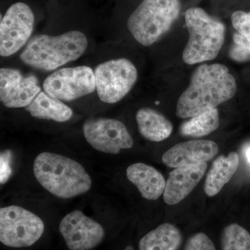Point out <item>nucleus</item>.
<instances>
[{
	"label": "nucleus",
	"mask_w": 250,
	"mask_h": 250,
	"mask_svg": "<svg viewBox=\"0 0 250 250\" xmlns=\"http://www.w3.org/2000/svg\"><path fill=\"white\" fill-rule=\"evenodd\" d=\"M182 243V235L177 227L164 223L149 231L139 242L140 250H177Z\"/></svg>",
	"instance_id": "19"
},
{
	"label": "nucleus",
	"mask_w": 250,
	"mask_h": 250,
	"mask_svg": "<svg viewBox=\"0 0 250 250\" xmlns=\"http://www.w3.org/2000/svg\"><path fill=\"white\" fill-rule=\"evenodd\" d=\"M10 158L11 154L9 151L1 152V183H4L9 179L10 174L11 173L10 167Z\"/></svg>",
	"instance_id": "25"
},
{
	"label": "nucleus",
	"mask_w": 250,
	"mask_h": 250,
	"mask_svg": "<svg viewBox=\"0 0 250 250\" xmlns=\"http://www.w3.org/2000/svg\"><path fill=\"white\" fill-rule=\"evenodd\" d=\"M41 92L34 75L24 76L17 69L0 70V100L8 108L27 107Z\"/></svg>",
	"instance_id": "12"
},
{
	"label": "nucleus",
	"mask_w": 250,
	"mask_h": 250,
	"mask_svg": "<svg viewBox=\"0 0 250 250\" xmlns=\"http://www.w3.org/2000/svg\"><path fill=\"white\" fill-rule=\"evenodd\" d=\"M136 123L139 132L145 139L161 142L172 134V123L164 115L151 108H141L136 113Z\"/></svg>",
	"instance_id": "17"
},
{
	"label": "nucleus",
	"mask_w": 250,
	"mask_h": 250,
	"mask_svg": "<svg viewBox=\"0 0 250 250\" xmlns=\"http://www.w3.org/2000/svg\"><path fill=\"white\" fill-rule=\"evenodd\" d=\"M223 250H250V233L236 223L223 229L221 236Z\"/></svg>",
	"instance_id": "21"
},
{
	"label": "nucleus",
	"mask_w": 250,
	"mask_h": 250,
	"mask_svg": "<svg viewBox=\"0 0 250 250\" xmlns=\"http://www.w3.org/2000/svg\"><path fill=\"white\" fill-rule=\"evenodd\" d=\"M207 169V162H204L172 170L166 182L164 202L167 205H174L184 200L200 183Z\"/></svg>",
	"instance_id": "14"
},
{
	"label": "nucleus",
	"mask_w": 250,
	"mask_h": 250,
	"mask_svg": "<svg viewBox=\"0 0 250 250\" xmlns=\"http://www.w3.org/2000/svg\"><path fill=\"white\" fill-rule=\"evenodd\" d=\"M184 250H216L214 243L205 233L192 235L186 245Z\"/></svg>",
	"instance_id": "24"
},
{
	"label": "nucleus",
	"mask_w": 250,
	"mask_h": 250,
	"mask_svg": "<svg viewBox=\"0 0 250 250\" xmlns=\"http://www.w3.org/2000/svg\"><path fill=\"white\" fill-rule=\"evenodd\" d=\"M45 225L38 215L18 206L0 209V241L10 248H27L43 234Z\"/></svg>",
	"instance_id": "6"
},
{
	"label": "nucleus",
	"mask_w": 250,
	"mask_h": 250,
	"mask_svg": "<svg viewBox=\"0 0 250 250\" xmlns=\"http://www.w3.org/2000/svg\"><path fill=\"white\" fill-rule=\"evenodd\" d=\"M231 22L236 32L250 41V11H236L231 15Z\"/></svg>",
	"instance_id": "23"
},
{
	"label": "nucleus",
	"mask_w": 250,
	"mask_h": 250,
	"mask_svg": "<svg viewBox=\"0 0 250 250\" xmlns=\"http://www.w3.org/2000/svg\"><path fill=\"white\" fill-rule=\"evenodd\" d=\"M189 38L182 59L188 65L211 61L218 57L225 42V24L200 7H192L185 14Z\"/></svg>",
	"instance_id": "4"
},
{
	"label": "nucleus",
	"mask_w": 250,
	"mask_h": 250,
	"mask_svg": "<svg viewBox=\"0 0 250 250\" xmlns=\"http://www.w3.org/2000/svg\"><path fill=\"white\" fill-rule=\"evenodd\" d=\"M237 91L236 80L228 67L220 63L197 67L190 84L179 97L176 115L191 118L228 101Z\"/></svg>",
	"instance_id": "1"
},
{
	"label": "nucleus",
	"mask_w": 250,
	"mask_h": 250,
	"mask_svg": "<svg viewBox=\"0 0 250 250\" xmlns=\"http://www.w3.org/2000/svg\"><path fill=\"white\" fill-rule=\"evenodd\" d=\"M25 110L34 118L64 123L72 118L73 112L60 100L41 91Z\"/></svg>",
	"instance_id": "18"
},
{
	"label": "nucleus",
	"mask_w": 250,
	"mask_h": 250,
	"mask_svg": "<svg viewBox=\"0 0 250 250\" xmlns=\"http://www.w3.org/2000/svg\"><path fill=\"white\" fill-rule=\"evenodd\" d=\"M44 91L60 101H72L96 90L95 74L90 67H63L49 75L42 84Z\"/></svg>",
	"instance_id": "8"
},
{
	"label": "nucleus",
	"mask_w": 250,
	"mask_h": 250,
	"mask_svg": "<svg viewBox=\"0 0 250 250\" xmlns=\"http://www.w3.org/2000/svg\"><path fill=\"white\" fill-rule=\"evenodd\" d=\"M126 173L127 179L137 187L143 198L156 200L164 194L165 178L152 166L136 163L127 167Z\"/></svg>",
	"instance_id": "15"
},
{
	"label": "nucleus",
	"mask_w": 250,
	"mask_h": 250,
	"mask_svg": "<svg viewBox=\"0 0 250 250\" xmlns=\"http://www.w3.org/2000/svg\"><path fill=\"white\" fill-rule=\"evenodd\" d=\"M83 132L90 146L100 152L118 154L133 147L134 141L121 121L111 118H90L85 122Z\"/></svg>",
	"instance_id": "10"
},
{
	"label": "nucleus",
	"mask_w": 250,
	"mask_h": 250,
	"mask_svg": "<svg viewBox=\"0 0 250 250\" xmlns=\"http://www.w3.org/2000/svg\"><path fill=\"white\" fill-rule=\"evenodd\" d=\"M34 14L27 4L11 5L0 22V54L13 55L27 43L34 29Z\"/></svg>",
	"instance_id": "9"
},
{
	"label": "nucleus",
	"mask_w": 250,
	"mask_h": 250,
	"mask_svg": "<svg viewBox=\"0 0 250 250\" xmlns=\"http://www.w3.org/2000/svg\"><path fill=\"white\" fill-rule=\"evenodd\" d=\"M95 84L99 98L103 103L121 101L132 89L138 80L136 66L129 59H112L95 67Z\"/></svg>",
	"instance_id": "7"
},
{
	"label": "nucleus",
	"mask_w": 250,
	"mask_h": 250,
	"mask_svg": "<svg viewBox=\"0 0 250 250\" xmlns=\"http://www.w3.org/2000/svg\"><path fill=\"white\" fill-rule=\"evenodd\" d=\"M245 153H246L247 159H248V162L250 164V146L247 147Z\"/></svg>",
	"instance_id": "26"
},
{
	"label": "nucleus",
	"mask_w": 250,
	"mask_h": 250,
	"mask_svg": "<svg viewBox=\"0 0 250 250\" xmlns=\"http://www.w3.org/2000/svg\"><path fill=\"white\" fill-rule=\"evenodd\" d=\"M59 228L70 250L93 249L104 238V230L102 225L78 210L65 215Z\"/></svg>",
	"instance_id": "11"
},
{
	"label": "nucleus",
	"mask_w": 250,
	"mask_h": 250,
	"mask_svg": "<svg viewBox=\"0 0 250 250\" xmlns=\"http://www.w3.org/2000/svg\"><path fill=\"white\" fill-rule=\"evenodd\" d=\"M87 47L86 36L80 31H67L55 36L40 34L28 42L20 58L34 68L53 71L80 58Z\"/></svg>",
	"instance_id": "3"
},
{
	"label": "nucleus",
	"mask_w": 250,
	"mask_h": 250,
	"mask_svg": "<svg viewBox=\"0 0 250 250\" xmlns=\"http://www.w3.org/2000/svg\"><path fill=\"white\" fill-rule=\"evenodd\" d=\"M220 125V117L217 108L208 110L190 118L181 126L182 136L200 138L211 134Z\"/></svg>",
	"instance_id": "20"
},
{
	"label": "nucleus",
	"mask_w": 250,
	"mask_h": 250,
	"mask_svg": "<svg viewBox=\"0 0 250 250\" xmlns=\"http://www.w3.org/2000/svg\"><path fill=\"white\" fill-rule=\"evenodd\" d=\"M180 11L179 0H143L130 15L128 29L140 44L152 45L170 30Z\"/></svg>",
	"instance_id": "5"
},
{
	"label": "nucleus",
	"mask_w": 250,
	"mask_h": 250,
	"mask_svg": "<svg viewBox=\"0 0 250 250\" xmlns=\"http://www.w3.org/2000/svg\"><path fill=\"white\" fill-rule=\"evenodd\" d=\"M36 180L54 196L70 199L90 190L89 174L77 161L55 153L42 152L34 163Z\"/></svg>",
	"instance_id": "2"
},
{
	"label": "nucleus",
	"mask_w": 250,
	"mask_h": 250,
	"mask_svg": "<svg viewBox=\"0 0 250 250\" xmlns=\"http://www.w3.org/2000/svg\"><path fill=\"white\" fill-rule=\"evenodd\" d=\"M233 42L229 51L231 59L238 62L250 61V41L245 36L236 32L233 34Z\"/></svg>",
	"instance_id": "22"
},
{
	"label": "nucleus",
	"mask_w": 250,
	"mask_h": 250,
	"mask_svg": "<svg viewBox=\"0 0 250 250\" xmlns=\"http://www.w3.org/2000/svg\"><path fill=\"white\" fill-rule=\"evenodd\" d=\"M217 143L208 140H191L178 143L162 156L163 163L168 167H185L207 162L218 154Z\"/></svg>",
	"instance_id": "13"
},
{
	"label": "nucleus",
	"mask_w": 250,
	"mask_h": 250,
	"mask_svg": "<svg viewBox=\"0 0 250 250\" xmlns=\"http://www.w3.org/2000/svg\"><path fill=\"white\" fill-rule=\"evenodd\" d=\"M239 156L236 152L217 158L210 167L205 184V191L208 197L216 195L236 173L239 166Z\"/></svg>",
	"instance_id": "16"
}]
</instances>
